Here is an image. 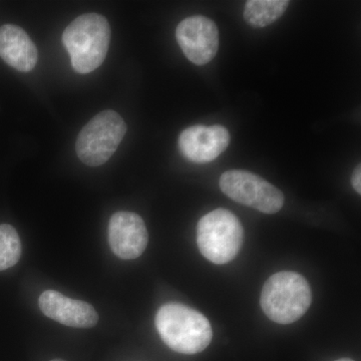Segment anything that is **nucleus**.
<instances>
[{"instance_id":"obj_1","label":"nucleus","mask_w":361,"mask_h":361,"mask_svg":"<svg viewBox=\"0 0 361 361\" xmlns=\"http://www.w3.org/2000/svg\"><path fill=\"white\" fill-rule=\"evenodd\" d=\"M156 327L163 341L183 355L205 350L212 341V329L205 316L186 305L169 303L156 315Z\"/></svg>"},{"instance_id":"obj_2","label":"nucleus","mask_w":361,"mask_h":361,"mask_svg":"<svg viewBox=\"0 0 361 361\" xmlns=\"http://www.w3.org/2000/svg\"><path fill=\"white\" fill-rule=\"evenodd\" d=\"M110 40L109 21L97 13L78 16L63 33V45L70 54L71 66L82 75L92 73L103 65Z\"/></svg>"},{"instance_id":"obj_3","label":"nucleus","mask_w":361,"mask_h":361,"mask_svg":"<svg viewBox=\"0 0 361 361\" xmlns=\"http://www.w3.org/2000/svg\"><path fill=\"white\" fill-rule=\"evenodd\" d=\"M311 300L307 280L291 271L272 275L261 293V307L266 316L279 324H290L300 319L310 307Z\"/></svg>"},{"instance_id":"obj_4","label":"nucleus","mask_w":361,"mask_h":361,"mask_svg":"<svg viewBox=\"0 0 361 361\" xmlns=\"http://www.w3.org/2000/svg\"><path fill=\"white\" fill-rule=\"evenodd\" d=\"M244 230L238 218L226 209L203 216L197 226V244L202 255L214 264H226L238 255Z\"/></svg>"},{"instance_id":"obj_5","label":"nucleus","mask_w":361,"mask_h":361,"mask_svg":"<svg viewBox=\"0 0 361 361\" xmlns=\"http://www.w3.org/2000/svg\"><path fill=\"white\" fill-rule=\"evenodd\" d=\"M127 133V125L115 111H102L80 130L75 151L80 160L99 167L110 160Z\"/></svg>"},{"instance_id":"obj_6","label":"nucleus","mask_w":361,"mask_h":361,"mask_svg":"<svg viewBox=\"0 0 361 361\" xmlns=\"http://www.w3.org/2000/svg\"><path fill=\"white\" fill-rule=\"evenodd\" d=\"M226 196L259 212L275 214L284 205V195L268 180L243 170L227 171L220 178Z\"/></svg>"},{"instance_id":"obj_7","label":"nucleus","mask_w":361,"mask_h":361,"mask_svg":"<svg viewBox=\"0 0 361 361\" xmlns=\"http://www.w3.org/2000/svg\"><path fill=\"white\" fill-rule=\"evenodd\" d=\"M176 39L186 58L196 66L210 63L219 49V30L210 18L194 16L180 21Z\"/></svg>"},{"instance_id":"obj_8","label":"nucleus","mask_w":361,"mask_h":361,"mask_svg":"<svg viewBox=\"0 0 361 361\" xmlns=\"http://www.w3.org/2000/svg\"><path fill=\"white\" fill-rule=\"evenodd\" d=\"M108 236L111 251L123 260L140 257L149 242L148 230L141 216L127 211L111 216Z\"/></svg>"},{"instance_id":"obj_9","label":"nucleus","mask_w":361,"mask_h":361,"mask_svg":"<svg viewBox=\"0 0 361 361\" xmlns=\"http://www.w3.org/2000/svg\"><path fill=\"white\" fill-rule=\"evenodd\" d=\"M230 134L222 126H193L180 133L179 149L182 155L194 163H210L226 151Z\"/></svg>"},{"instance_id":"obj_10","label":"nucleus","mask_w":361,"mask_h":361,"mask_svg":"<svg viewBox=\"0 0 361 361\" xmlns=\"http://www.w3.org/2000/svg\"><path fill=\"white\" fill-rule=\"evenodd\" d=\"M39 305L45 316L66 326L90 329L99 322V315L90 304L58 291H44L39 296Z\"/></svg>"},{"instance_id":"obj_11","label":"nucleus","mask_w":361,"mask_h":361,"mask_svg":"<svg viewBox=\"0 0 361 361\" xmlns=\"http://www.w3.org/2000/svg\"><path fill=\"white\" fill-rule=\"evenodd\" d=\"M0 58L16 71L27 73L37 66L39 52L23 28L6 25L0 27Z\"/></svg>"},{"instance_id":"obj_12","label":"nucleus","mask_w":361,"mask_h":361,"mask_svg":"<svg viewBox=\"0 0 361 361\" xmlns=\"http://www.w3.org/2000/svg\"><path fill=\"white\" fill-rule=\"evenodd\" d=\"M290 1L287 0H249L244 9V18L254 27L272 25L283 16Z\"/></svg>"},{"instance_id":"obj_13","label":"nucleus","mask_w":361,"mask_h":361,"mask_svg":"<svg viewBox=\"0 0 361 361\" xmlns=\"http://www.w3.org/2000/svg\"><path fill=\"white\" fill-rule=\"evenodd\" d=\"M21 242L13 226L0 225V271L13 267L20 261Z\"/></svg>"},{"instance_id":"obj_14","label":"nucleus","mask_w":361,"mask_h":361,"mask_svg":"<svg viewBox=\"0 0 361 361\" xmlns=\"http://www.w3.org/2000/svg\"><path fill=\"white\" fill-rule=\"evenodd\" d=\"M351 184L358 194H361V167L358 165L351 177Z\"/></svg>"},{"instance_id":"obj_15","label":"nucleus","mask_w":361,"mask_h":361,"mask_svg":"<svg viewBox=\"0 0 361 361\" xmlns=\"http://www.w3.org/2000/svg\"><path fill=\"white\" fill-rule=\"evenodd\" d=\"M336 361H355V360H349V358H341V360H337Z\"/></svg>"},{"instance_id":"obj_16","label":"nucleus","mask_w":361,"mask_h":361,"mask_svg":"<svg viewBox=\"0 0 361 361\" xmlns=\"http://www.w3.org/2000/svg\"><path fill=\"white\" fill-rule=\"evenodd\" d=\"M51 361H66V360H51Z\"/></svg>"}]
</instances>
